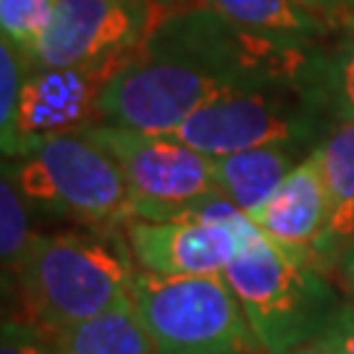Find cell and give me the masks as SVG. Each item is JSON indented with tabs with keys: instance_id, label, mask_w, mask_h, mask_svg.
<instances>
[{
	"instance_id": "1",
	"label": "cell",
	"mask_w": 354,
	"mask_h": 354,
	"mask_svg": "<svg viewBox=\"0 0 354 354\" xmlns=\"http://www.w3.org/2000/svg\"><path fill=\"white\" fill-rule=\"evenodd\" d=\"M137 270L124 228L35 236L8 279L16 299L11 317L55 336L129 302Z\"/></svg>"
},
{
	"instance_id": "2",
	"label": "cell",
	"mask_w": 354,
	"mask_h": 354,
	"mask_svg": "<svg viewBox=\"0 0 354 354\" xmlns=\"http://www.w3.org/2000/svg\"><path fill=\"white\" fill-rule=\"evenodd\" d=\"M234 231L239 250L223 279L239 297L266 354H291L317 342L344 302L328 276L281 252L247 213Z\"/></svg>"
},
{
	"instance_id": "3",
	"label": "cell",
	"mask_w": 354,
	"mask_h": 354,
	"mask_svg": "<svg viewBox=\"0 0 354 354\" xmlns=\"http://www.w3.org/2000/svg\"><path fill=\"white\" fill-rule=\"evenodd\" d=\"M131 302L158 354H266L223 276L137 270Z\"/></svg>"
},
{
	"instance_id": "4",
	"label": "cell",
	"mask_w": 354,
	"mask_h": 354,
	"mask_svg": "<svg viewBox=\"0 0 354 354\" xmlns=\"http://www.w3.org/2000/svg\"><path fill=\"white\" fill-rule=\"evenodd\" d=\"M8 165V160H6ZM11 176L26 203L89 231L121 228L129 210L124 171L87 134L50 137L11 160Z\"/></svg>"
},
{
	"instance_id": "5",
	"label": "cell",
	"mask_w": 354,
	"mask_h": 354,
	"mask_svg": "<svg viewBox=\"0 0 354 354\" xmlns=\"http://www.w3.org/2000/svg\"><path fill=\"white\" fill-rule=\"evenodd\" d=\"M79 134L102 145L121 165L129 189L127 221H181L207 200L226 197L215 158L176 137L145 134L102 121Z\"/></svg>"
},
{
	"instance_id": "6",
	"label": "cell",
	"mask_w": 354,
	"mask_h": 354,
	"mask_svg": "<svg viewBox=\"0 0 354 354\" xmlns=\"http://www.w3.org/2000/svg\"><path fill=\"white\" fill-rule=\"evenodd\" d=\"M333 124L310 87H263L205 105L174 137L210 158H223L268 145L315 150Z\"/></svg>"
},
{
	"instance_id": "7",
	"label": "cell",
	"mask_w": 354,
	"mask_h": 354,
	"mask_svg": "<svg viewBox=\"0 0 354 354\" xmlns=\"http://www.w3.org/2000/svg\"><path fill=\"white\" fill-rule=\"evenodd\" d=\"M236 95L213 71L174 55L140 50L100 89V121L145 134L174 137L205 105Z\"/></svg>"
},
{
	"instance_id": "8",
	"label": "cell",
	"mask_w": 354,
	"mask_h": 354,
	"mask_svg": "<svg viewBox=\"0 0 354 354\" xmlns=\"http://www.w3.org/2000/svg\"><path fill=\"white\" fill-rule=\"evenodd\" d=\"M152 24L150 0H58L35 66L84 68L111 79L142 50Z\"/></svg>"
},
{
	"instance_id": "9",
	"label": "cell",
	"mask_w": 354,
	"mask_h": 354,
	"mask_svg": "<svg viewBox=\"0 0 354 354\" xmlns=\"http://www.w3.org/2000/svg\"><path fill=\"white\" fill-rule=\"evenodd\" d=\"M244 213L228 197L207 200L184 221H124V236L140 270L181 276H223L236 257L239 239L234 223Z\"/></svg>"
},
{
	"instance_id": "10",
	"label": "cell",
	"mask_w": 354,
	"mask_h": 354,
	"mask_svg": "<svg viewBox=\"0 0 354 354\" xmlns=\"http://www.w3.org/2000/svg\"><path fill=\"white\" fill-rule=\"evenodd\" d=\"M108 76L84 68H42L32 66L26 79L16 158H24L50 137L79 134L100 121V89ZM13 158V160H16Z\"/></svg>"
},
{
	"instance_id": "11",
	"label": "cell",
	"mask_w": 354,
	"mask_h": 354,
	"mask_svg": "<svg viewBox=\"0 0 354 354\" xmlns=\"http://www.w3.org/2000/svg\"><path fill=\"white\" fill-rule=\"evenodd\" d=\"M252 221L291 260L317 268V244L328 223V194L315 150L283 178Z\"/></svg>"
},
{
	"instance_id": "12",
	"label": "cell",
	"mask_w": 354,
	"mask_h": 354,
	"mask_svg": "<svg viewBox=\"0 0 354 354\" xmlns=\"http://www.w3.org/2000/svg\"><path fill=\"white\" fill-rule=\"evenodd\" d=\"M328 194V223L317 244V268L328 276L354 239V121L333 124L315 147Z\"/></svg>"
},
{
	"instance_id": "13",
	"label": "cell",
	"mask_w": 354,
	"mask_h": 354,
	"mask_svg": "<svg viewBox=\"0 0 354 354\" xmlns=\"http://www.w3.org/2000/svg\"><path fill=\"white\" fill-rule=\"evenodd\" d=\"M310 152L313 150L299 145H268L215 158L221 189L231 203L252 218L283 184V178L304 158H310Z\"/></svg>"
},
{
	"instance_id": "14",
	"label": "cell",
	"mask_w": 354,
	"mask_h": 354,
	"mask_svg": "<svg viewBox=\"0 0 354 354\" xmlns=\"http://www.w3.org/2000/svg\"><path fill=\"white\" fill-rule=\"evenodd\" d=\"M50 339L53 354H158L131 299L58 330Z\"/></svg>"
},
{
	"instance_id": "15",
	"label": "cell",
	"mask_w": 354,
	"mask_h": 354,
	"mask_svg": "<svg viewBox=\"0 0 354 354\" xmlns=\"http://www.w3.org/2000/svg\"><path fill=\"white\" fill-rule=\"evenodd\" d=\"M228 21L244 26L257 35L297 42V45H320L336 32L323 19L310 13L297 0H205Z\"/></svg>"
},
{
	"instance_id": "16",
	"label": "cell",
	"mask_w": 354,
	"mask_h": 354,
	"mask_svg": "<svg viewBox=\"0 0 354 354\" xmlns=\"http://www.w3.org/2000/svg\"><path fill=\"white\" fill-rule=\"evenodd\" d=\"M313 89L336 124L354 121V21L320 45Z\"/></svg>"
},
{
	"instance_id": "17",
	"label": "cell",
	"mask_w": 354,
	"mask_h": 354,
	"mask_svg": "<svg viewBox=\"0 0 354 354\" xmlns=\"http://www.w3.org/2000/svg\"><path fill=\"white\" fill-rule=\"evenodd\" d=\"M29 71L32 61L19 48H13L8 39H0V145L6 160L16 158L19 113Z\"/></svg>"
},
{
	"instance_id": "18",
	"label": "cell",
	"mask_w": 354,
	"mask_h": 354,
	"mask_svg": "<svg viewBox=\"0 0 354 354\" xmlns=\"http://www.w3.org/2000/svg\"><path fill=\"white\" fill-rule=\"evenodd\" d=\"M35 234L29 231V203L21 194L11 168L3 163L0 178V257H3V276L8 281L26 254Z\"/></svg>"
},
{
	"instance_id": "19",
	"label": "cell",
	"mask_w": 354,
	"mask_h": 354,
	"mask_svg": "<svg viewBox=\"0 0 354 354\" xmlns=\"http://www.w3.org/2000/svg\"><path fill=\"white\" fill-rule=\"evenodd\" d=\"M58 8V0H0L3 39L24 53L35 66V53Z\"/></svg>"
},
{
	"instance_id": "20",
	"label": "cell",
	"mask_w": 354,
	"mask_h": 354,
	"mask_svg": "<svg viewBox=\"0 0 354 354\" xmlns=\"http://www.w3.org/2000/svg\"><path fill=\"white\" fill-rule=\"evenodd\" d=\"M0 354H53L50 333L21 317H6L0 333Z\"/></svg>"
},
{
	"instance_id": "21",
	"label": "cell",
	"mask_w": 354,
	"mask_h": 354,
	"mask_svg": "<svg viewBox=\"0 0 354 354\" xmlns=\"http://www.w3.org/2000/svg\"><path fill=\"white\" fill-rule=\"evenodd\" d=\"M326 349L333 354H354V302L346 299L342 302L339 313L333 315L328 328L323 330V336L317 339Z\"/></svg>"
},
{
	"instance_id": "22",
	"label": "cell",
	"mask_w": 354,
	"mask_h": 354,
	"mask_svg": "<svg viewBox=\"0 0 354 354\" xmlns=\"http://www.w3.org/2000/svg\"><path fill=\"white\" fill-rule=\"evenodd\" d=\"M297 3L310 13H315L317 19H323L333 32L354 21V0H297Z\"/></svg>"
},
{
	"instance_id": "23",
	"label": "cell",
	"mask_w": 354,
	"mask_h": 354,
	"mask_svg": "<svg viewBox=\"0 0 354 354\" xmlns=\"http://www.w3.org/2000/svg\"><path fill=\"white\" fill-rule=\"evenodd\" d=\"M336 273H339V279H342L344 289L352 294V302H354V239L346 244V250H344L342 257H339Z\"/></svg>"
},
{
	"instance_id": "24",
	"label": "cell",
	"mask_w": 354,
	"mask_h": 354,
	"mask_svg": "<svg viewBox=\"0 0 354 354\" xmlns=\"http://www.w3.org/2000/svg\"><path fill=\"white\" fill-rule=\"evenodd\" d=\"M194 3H205V0H150L155 16L168 11H176V8H184V6H194Z\"/></svg>"
},
{
	"instance_id": "25",
	"label": "cell",
	"mask_w": 354,
	"mask_h": 354,
	"mask_svg": "<svg viewBox=\"0 0 354 354\" xmlns=\"http://www.w3.org/2000/svg\"><path fill=\"white\" fill-rule=\"evenodd\" d=\"M291 354H333V352H330V349H326L323 344L313 342V344H307V346H299V349H294Z\"/></svg>"
}]
</instances>
